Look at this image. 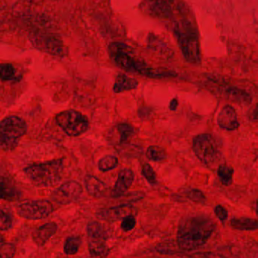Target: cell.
Returning a JSON list of instances; mask_svg holds the SVG:
<instances>
[{"label":"cell","instance_id":"obj_31","mask_svg":"<svg viewBox=\"0 0 258 258\" xmlns=\"http://www.w3.org/2000/svg\"><path fill=\"white\" fill-rule=\"evenodd\" d=\"M18 192L12 188L6 186L5 183H0V199L5 200H13L17 197Z\"/></svg>","mask_w":258,"mask_h":258},{"label":"cell","instance_id":"obj_15","mask_svg":"<svg viewBox=\"0 0 258 258\" xmlns=\"http://www.w3.org/2000/svg\"><path fill=\"white\" fill-rule=\"evenodd\" d=\"M221 92L227 100L238 104H249L251 102V97L242 89L233 86H224Z\"/></svg>","mask_w":258,"mask_h":258},{"label":"cell","instance_id":"obj_25","mask_svg":"<svg viewBox=\"0 0 258 258\" xmlns=\"http://www.w3.org/2000/svg\"><path fill=\"white\" fill-rule=\"evenodd\" d=\"M117 131L121 144L126 142L135 135V128L128 123L119 124L117 125Z\"/></svg>","mask_w":258,"mask_h":258},{"label":"cell","instance_id":"obj_1","mask_svg":"<svg viewBox=\"0 0 258 258\" xmlns=\"http://www.w3.org/2000/svg\"><path fill=\"white\" fill-rule=\"evenodd\" d=\"M167 21H169L183 57L194 64L201 62L200 40L195 21L189 8L181 0Z\"/></svg>","mask_w":258,"mask_h":258},{"label":"cell","instance_id":"obj_27","mask_svg":"<svg viewBox=\"0 0 258 258\" xmlns=\"http://www.w3.org/2000/svg\"><path fill=\"white\" fill-rule=\"evenodd\" d=\"M15 68L12 65L8 64V63H5V64H0V78L3 80H13L15 77Z\"/></svg>","mask_w":258,"mask_h":258},{"label":"cell","instance_id":"obj_14","mask_svg":"<svg viewBox=\"0 0 258 258\" xmlns=\"http://www.w3.org/2000/svg\"><path fill=\"white\" fill-rule=\"evenodd\" d=\"M57 230V225L55 223H48L36 228L32 234L33 242L42 247L50 240L55 234Z\"/></svg>","mask_w":258,"mask_h":258},{"label":"cell","instance_id":"obj_29","mask_svg":"<svg viewBox=\"0 0 258 258\" xmlns=\"http://www.w3.org/2000/svg\"><path fill=\"white\" fill-rule=\"evenodd\" d=\"M16 253V247L14 244L5 242L0 246V258H13Z\"/></svg>","mask_w":258,"mask_h":258},{"label":"cell","instance_id":"obj_9","mask_svg":"<svg viewBox=\"0 0 258 258\" xmlns=\"http://www.w3.org/2000/svg\"><path fill=\"white\" fill-rule=\"evenodd\" d=\"M180 0H143L141 9L149 16L165 21Z\"/></svg>","mask_w":258,"mask_h":258},{"label":"cell","instance_id":"obj_23","mask_svg":"<svg viewBox=\"0 0 258 258\" xmlns=\"http://www.w3.org/2000/svg\"><path fill=\"white\" fill-rule=\"evenodd\" d=\"M147 157L153 162H162L166 158V153L165 150L159 146H150L147 150Z\"/></svg>","mask_w":258,"mask_h":258},{"label":"cell","instance_id":"obj_35","mask_svg":"<svg viewBox=\"0 0 258 258\" xmlns=\"http://www.w3.org/2000/svg\"><path fill=\"white\" fill-rule=\"evenodd\" d=\"M178 99L177 98H173L169 103V110L171 111H175L177 110V107H178Z\"/></svg>","mask_w":258,"mask_h":258},{"label":"cell","instance_id":"obj_34","mask_svg":"<svg viewBox=\"0 0 258 258\" xmlns=\"http://www.w3.org/2000/svg\"><path fill=\"white\" fill-rule=\"evenodd\" d=\"M194 258H224L219 254H215V253H203V254H199L194 256Z\"/></svg>","mask_w":258,"mask_h":258},{"label":"cell","instance_id":"obj_37","mask_svg":"<svg viewBox=\"0 0 258 258\" xmlns=\"http://www.w3.org/2000/svg\"><path fill=\"white\" fill-rule=\"evenodd\" d=\"M4 243H5L4 239H3V238L0 237V246H1V245H3V244H4Z\"/></svg>","mask_w":258,"mask_h":258},{"label":"cell","instance_id":"obj_2","mask_svg":"<svg viewBox=\"0 0 258 258\" xmlns=\"http://www.w3.org/2000/svg\"><path fill=\"white\" fill-rule=\"evenodd\" d=\"M215 228L214 221L206 215L185 217L179 224L177 242L186 251L197 249L209 240Z\"/></svg>","mask_w":258,"mask_h":258},{"label":"cell","instance_id":"obj_5","mask_svg":"<svg viewBox=\"0 0 258 258\" xmlns=\"http://www.w3.org/2000/svg\"><path fill=\"white\" fill-rule=\"evenodd\" d=\"M192 149L197 157L207 166L217 165L222 158L221 145L211 134H200L194 137Z\"/></svg>","mask_w":258,"mask_h":258},{"label":"cell","instance_id":"obj_18","mask_svg":"<svg viewBox=\"0 0 258 258\" xmlns=\"http://www.w3.org/2000/svg\"><path fill=\"white\" fill-rule=\"evenodd\" d=\"M87 234L89 240L106 241L108 234L105 227L98 222H91L87 226Z\"/></svg>","mask_w":258,"mask_h":258},{"label":"cell","instance_id":"obj_30","mask_svg":"<svg viewBox=\"0 0 258 258\" xmlns=\"http://www.w3.org/2000/svg\"><path fill=\"white\" fill-rule=\"evenodd\" d=\"M185 194H186V197L194 203H204L206 202V198L204 194L198 189H188Z\"/></svg>","mask_w":258,"mask_h":258},{"label":"cell","instance_id":"obj_38","mask_svg":"<svg viewBox=\"0 0 258 258\" xmlns=\"http://www.w3.org/2000/svg\"><path fill=\"white\" fill-rule=\"evenodd\" d=\"M256 212H257V215L258 216V199L257 201H256Z\"/></svg>","mask_w":258,"mask_h":258},{"label":"cell","instance_id":"obj_22","mask_svg":"<svg viewBox=\"0 0 258 258\" xmlns=\"http://www.w3.org/2000/svg\"><path fill=\"white\" fill-rule=\"evenodd\" d=\"M118 165H119V159L116 156L113 155H107L100 159L98 162V168L100 171L106 172V171L114 169Z\"/></svg>","mask_w":258,"mask_h":258},{"label":"cell","instance_id":"obj_19","mask_svg":"<svg viewBox=\"0 0 258 258\" xmlns=\"http://www.w3.org/2000/svg\"><path fill=\"white\" fill-rule=\"evenodd\" d=\"M230 225L235 230H256L258 229V221L253 218H233L230 221Z\"/></svg>","mask_w":258,"mask_h":258},{"label":"cell","instance_id":"obj_20","mask_svg":"<svg viewBox=\"0 0 258 258\" xmlns=\"http://www.w3.org/2000/svg\"><path fill=\"white\" fill-rule=\"evenodd\" d=\"M106 241L89 240V252L94 257H105L109 254Z\"/></svg>","mask_w":258,"mask_h":258},{"label":"cell","instance_id":"obj_4","mask_svg":"<svg viewBox=\"0 0 258 258\" xmlns=\"http://www.w3.org/2000/svg\"><path fill=\"white\" fill-rule=\"evenodd\" d=\"M64 170V159L49 161L30 165L25 173L35 184L39 186H54L61 180Z\"/></svg>","mask_w":258,"mask_h":258},{"label":"cell","instance_id":"obj_26","mask_svg":"<svg viewBox=\"0 0 258 258\" xmlns=\"http://www.w3.org/2000/svg\"><path fill=\"white\" fill-rule=\"evenodd\" d=\"M80 239L76 236H70L65 241L64 252L68 255H74L80 248Z\"/></svg>","mask_w":258,"mask_h":258},{"label":"cell","instance_id":"obj_11","mask_svg":"<svg viewBox=\"0 0 258 258\" xmlns=\"http://www.w3.org/2000/svg\"><path fill=\"white\" fill-rule=\"evenodd\" d=\"M220 128L224 130L233 131L239 128V122L236 110L232 106L226 105L221 109L217 118Z\"/></svg>","mask_w":258,"mask_h":258},{"label":"cell","instance_id":"obj_28","mask_svg":"<svg viewBox=\"0 0 258 258\" xmlns=\"http://www.w3.org/2000/svg\"><path fill=\"white\" fill-rule=\"evenodd\" d=\"M141 174L150 184L154 185L157 183L156 173L149 164H144L143 165L142 168H141Z\"/></svg>","mask_w":258,"mask_h":258},{"label":"cell","instance_id":"obj_33","mask_svg":"<svg viewBox=\"0 0 258 258\" xmlns=\"http://www.w3.org/2000/svg\"><path fill=\"white\" fill-rule=\"evenodd\" d=\"M215 214L217 218H218L221 222L225 221L227 219V217H228L227 209H226L224 206H221V205H218V206H215Z\"/></svg>","mask_w":258,"mask_h":258},{"label":"cell","instance_id":"obj_24","mask_svg":"<svg viewBox=\"0 0 258 258\" xmlns=\"http://www.w3.org/2000/svg\"><path fill=\"white\" fill-rule=\"evenodd\" d=\"M218 175L223 184L229 186L233 182V169L231 167L221 165L218 167Z\"/></svg>","mask_w":258,"mask_h":258},{"label":"cell","instance_id":"obj_36","mask_svg":"<svg viewBox=\"0 0 258 258\" xmlns=\"http://www.w3.org/2000/svg\"><path fill=\"white\" fill-rule=\"evenodd\" d=\"M251 119L253 122H257L258 121V104L256 105L255 108H254V111H253Z\"/></svg>","mask_w":258,"mask_h":258},{"label":"cell","instance_id":"obj_10","mask_svg":"<svg viewBox=\"0 0 258 258\" xmlns=\"http://www.w3.org/2000/svg\"><path fill=\"white\" fill-rule=\"evenodd\" d=\"M83 187L78 182L70 180L62 184L53 194V200L60 205L76 203L83 195Z\"/></svg>","mask_w":258,"mask_h":258},{"label":"cell","instance_id":"obj_32","mask_svg":"<svg viewBox=\"0 0 258 258\" xmlns=\"http://www.w3.org/2000/svg\"><path fill=\"white\" fill-rule=\"evenodd\" d=\"M135 224H136V220H135V217L133 215H128L122 219L121 227L124 231L128 232L135 227Z\"/></svg>","mask_w":258,"mask_h":258},{"label":"cell","instance_id":"obj_21","mask_svg":"<svg viewBox=\"0 0 258 258\" xmlns=\"http://www.w3.org/2000/svg\"><path fill=\"white\" fill-rule=\"evenodd\" d=\"M12 212L6 207H0V231H8L13 227Z\"/></svg>","mask_w":258,"mask_h":258},{"label":"cell","instance_id":"obj_12","mask_svg":"<svg viewBox=\"0 0 258 258\" xmlns=\"http://www.w3.org/2000/svg\"><path fill=\"white\" fill-rule=\"evenodd\" d=\"M134 180L133 171L128 168H124L119 171L117 180L113 187V197L119 198L126 194Z\"/></svg>","mask_w":258,"mask_h":258},{"label":"cell","instance_id":"obj_17","mask_svg":"<svg viewBox=\"0 0 258 258\" xmlns=\"http://www.w3.org/2000/svg\"><path fill=\"white\" fill-rule=\"evenodd\" d=\"M130 207L128 206H116V207L110 208L108 209L101 211L99 212L98 218L107 221H116V220L123 219L125 216L128 215Z\"/></svg>","mask_w":258,"mask_h":258},{"label":"cell","instance_id":"obj_3","mask_svg":"<svg viewBox=\"0 0 258 258\" xmlns=\"http://www.w3.org/2000/svg\"><path fill=\"white\" fill-rule=\"evenodd\" d=\"M108 52L113 63L128 72L153 79H165L175 76V74L171 71H161L151 68L143 60L137 58L125 44H110Z\"/></svg>","mask_w":258,"mask_h":258},{"label":"cell","instance_id":"obj_8","mask_svg":"<svg viewBox=\"0 0 258 258\" xmlns=\"http://www.w3.org/2000/svg\"><path fill=\"white\" fill-rule=\"evenodd\" d=\"M54 211V205L48 200L24 202L17 206V212L19 216L24 219L32 221L46 218L51 215Z\"/></svg>","mask_w":258,"mask_h":258},{"label":"cell","instance_id":"obj_6","mask_svg":"<svg viewBox=\"0 0 258 258\" xmlns=\"http://www.w3.org/2000/svg\"><path fill=\"white\" fill-rule=\"evenodd\" d=\"M27 125L21 118L9 116L0 122V146L12 149L18 144V140L27 132Z\"/></svg>","mask_w":258,"mask_h":258},{"label":"cell","instance_id":"obj_16","mask_svg":"<svg viewBox=\"0 0 258 258\" xmlns=\"http://www.w3.org/2000/svg\"><path fill=\"white\" fill-rule=\"evenodd\" d=\"M138 86V81L135 79L129 77L125 74H119L115 80L113 90L115 93H121L137 89Z\"/></svg>","mask_w":258,"mask_h":258},{"label":"cell","instance_id":"obj_13","mask_svg":"<svg viewBox=\"0 0 258 258\" xmlns=\"http://www.w3.org/2000/svg\"><path fill=\"white\" fill-rule=\"evenodd\" d=\"M84 182L88 194L94 198H102L108 192V187L106 183L96 176L88 174L85 177Z\"/></svg>","mask_w":258,"mask_h":258},{"label":"cell","instance_id":"obj_7","mask_svg":"<svg viewBox=\"0 0 258 258\" xmlns=\"http://www.w3.org/2000/svg\"><path fill=\"white\" fill-rule=\"evenodd\" d=\"M55 122L69 136H80L89 128L88 118L76 110H66L58 113L56 116Z\"/></svg>","mask_w":258,"mask_h":258}]
</instances>
